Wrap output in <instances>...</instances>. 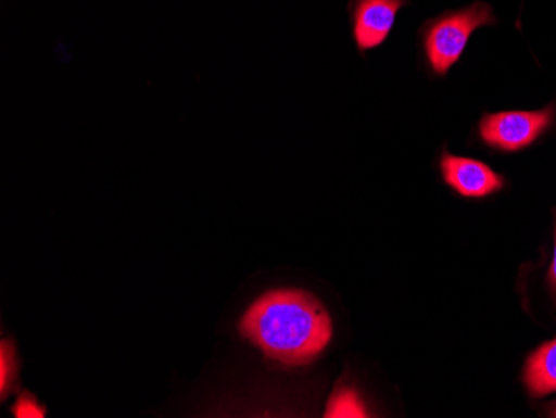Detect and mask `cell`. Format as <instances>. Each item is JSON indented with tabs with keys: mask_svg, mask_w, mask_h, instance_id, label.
<instances>
[{
	"mask_svg": "<svg viewBox=\"0 0 556 418\" xmlns=\"http://www.w3.org/2000/svg\"><path fill=\"white\" fill-rule=\"evenodd\" d=\"M240 333L277 364L302 367L332 342V318L317 297L296 289L271 290L250 305Z\"/></svg>",
	"mask_w": 556,
	"mask_h": 418,
	"instance_id": "6da1fadb",
	"label": "cell"
},
{
	"mask_svg": "<svg viewBox=\"0 0 556 418\" xmlns=\"http://www.w3.org/2000/svg\"><path fill=\"white\" fill-rule=\"evenodd\" d=\"M495 22L493 9L485 2H473L468 8L446 12L428 22L424 30V46L433 72L445 76L464 54L473 33L493 26Z\"/></svg>",
	"mask_w": 556,
	"mask_h": 418,
	"instance_id": "7a4b0ae2",
	"label": "cell"
},
{
	"mask_svg": "<svg viewBox=\"0 0 556 418\" xmlns=\"http://www.w3.org/2000/svg\"><path fill=\"white\" fill-rule=\"evenodd\" d=\"M555 118V109L542 111H507L483 115L480 137L486 145L500 151L517 152L532 145Z\"/></svg>",
	"mask_w": 556,
	"mask_h": 418,
	"instance_id": "3957f363",
	"label": "cell"
},
{
	"mask_svg": "<svg viewBox=\"0 0 556 418\" xmlns=\"http://www.w3.org/2000/svg\"><path fill=\"white\" fill-rule=\"evenodd\" d=\"M407 0H350L352 33L358 51L367 52L389 39L400 9Z\"/></svg>",
	"mask_w": 556,
	"mask_h": 418,
	"instance_id": "277c9868",
	"label": "cell"
},
{
	"mask_svg": "<svg viewBox=\"0 0 556 418\" xmlns=\"http://www.w3.org/2000/svg\"><path fill=\"white\" fill-rule=\"evenodd\" d=\"M440 170L446 186L468 199H482L503 189V179L483 162L470 157L445 154L440 159Z\"/></svg>",
	"mask_w": 556,
	"mask_h": 418,
	"instance_id": "5b68a950",
	"label": "cell"
},
{
	"mask_svg": "<svg viewBox=\"0 0 556 418\" xmlns=\"http://www.w3.org/2000/svg\"><path fill=\"white\" fill-rule=\"evenodd\" d=\"M523 383L533 398L556 393V339L543 343L527 358Z\"/></svg>",
	"mask_w": 556,
	"mask_h": 418,
	"instance_id": "8992f818",
	"label": "cell"
},
{
	"mask_svg": "<svg viewBox=\"0 0 556 418\" xmlns=\"http://www.w3.org/2000/svg\"><path fill=\"white\" fill-rule=\"evenodd\" d=\"M325 417H367V408L350 387H340L328 401Z\"/></svg>",
	"mask_w": 556,
	"mask_h": 418,
	"instance_id": "52a82bcc",
	"label": "cell"
},
{
	"mask_svg": "<svg viewBox=\"0 0 556 418\" xmlns=\"http://www.w3.org/2000/svg\"><path fill=\"white\" fill-rule=\"evenodd\" d=\"M0 360H2V397H5V395H8L9 383L12 385V380H14L15 377L14 349H12V343H9L8 340L2 342Z\"/></svg>",
	"mask_w": 556,
	"mask_h": 418,
	"instance_id": "ba28073f",
	"label": "cell"
},
{
	"mask_svg": "<svg viewBox=\"0 0 556 418\" xmlns=\"http://www.w3.org/2000/svg\"><path fill=\"white\" fill-rule=\"evenodd\" d=\"M14 415L17 418H42L46 417V408L40 407L36 398L24 393L15 404Z\"/></svg>",
	"mask_w": 556,
	"mask_h": 418,
	"instance_id": "9c48e42d",
	"label": "cell"
},
{
	"mask_svg": "<svg viewBox=\"0 0 556 418\" xmlns=\"http://www.w3.org/2000/svg\"><path fill=\"white\" fill-rule=\"evenodd\" d=\"M549 286H552L553 292L556 293V236H555V251H553V261L549 265L548 273Z\"/></svg>",
	"mask_w": 556,
	"mask_h": 418,
	"instance_id": "30bf717a",
	"label": "cell"
},
{
	"mask_svg": "<svg viewBox=\"0 0 556 418\" xmlns=\"http://www.w3.org/2000/svg\"><path fill=\"white\" fill-rule=\"evenodd\" d=\"M553 417H556V408H555V411H553Z\"/></svg>",
	"mask_w": 556,
	"mask_h": 418,
	"instance_id": "8fae6325",
	"label": "cell"
}]
</instances>
